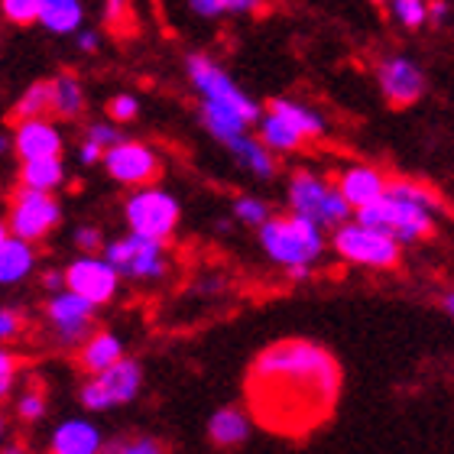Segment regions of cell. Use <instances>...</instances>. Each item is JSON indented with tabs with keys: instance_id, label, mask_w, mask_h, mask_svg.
I'll return each instance as SVG.
<instances>
[{
	"instance_id": "6da1fadb",
	"label": "cell",
	"mask_w": 454,
	"mask_h": 454,
	"mask_svg": "<svg viewBox=\"0 0 454 454\" xmlns=\"http://www.w3.org/2000/svg\"><path fill=\"white\" fill-rule=\"evenodd\" d=\"M340 364L318 340H273L250 360L244 406L260 428L279 438H305L334 416L340 399Z\"/></svg>"
},
{
	"instance_id": "7a4b0ae2",
	"label": "cell",
	"mask_w": 454,
	"mask_h": 454,
	"mask_svg": "<svg viewBox=\"0 0 454 454\" xmlns=\"http://www.w3.org/2000/svg\"><path fill=\"white\" fill-rule=\"evenodd\" d=\"M438 208L442 205H438L432 189H426V185H419L412 179H389L387 195L377 199L373 205H367V208H360L354 218L387 231L403 247H409L432 237Z\"/></svg>"
},
{
	"instance_id": "3957f363",
	"label": "cell",
	"mask_w": 454,
	"mask_h": 454,
	"mask_svg": "<svg viewBox=\"0 0 454 454\" xmlns=\"http://www.w3.org/2000/svg\"><path fill=\"white\" fill-rule=\"evenodd\" d=\"M260 250L273 266H279L289 279H309L315 263L328 254L332 240L325 237V227L302 215H273L263 227H256Z\"/></svg>"
},
{
	"instance_id": "277c9868",
	"label": "cell",
	"mask_w": 454,
	"mask_h": 454,
	"mask_svg": "<svg viewBox=\"0 0 454 454\" xmlns=\"http://www.w3.org/2000/svg\"><path fill=\"white\" fill-rule=\"evenodd\" d=\"M332 250L340 263L360 266V270H396L403 263V244L396 237L367 224L360 218H350L332 231Z\"/></svg>"
},
{
	"instance_id": "5b68a950",
	"label": "cell",
	"mask_w": 454,
	"mask_h": 454,
	"mask_svg": "<svg viewBox=\"0 0 454 454\" xmlns=\"http://www.w3.org/2000/svg\"><path fill=\"white\" fill-rule=\"evenodd\" d=\"M286 205L289 211L302 218L322 224L325 231H334L338 224L350 221L357 211L350 208V201L340 195L338 182L325 179L312 169H295L286 182Z\"/></svg>"
},
{
	"instance_id": "8992f818",
	"label": "cell",
	"mask_w": 454,
	"mask_h": 454,
	"mask_svg": "<svg viewBox=\"0 0 454 454\" xmlns=\"http://www.w3.org/2000/svg\"><path fill=\"white\" fill-rule=\"evenodd\" d=\"M185 75H189L192 91L199 95V107H218V111H234L240 117L254 123L260 121L263 107L256 105L254 98L247 95L244 88L237 85L231 72L221 68L218 62L205 52H189L185 56Z\"/></svg>"
},
{
	"instance_id": "52a82bcc",
	"label": "cell",
	"mask_w": 454,
	"mask_h": 454,
	"mask_svg": "<svg viewBox=\"0 0 454 454\" xmlns=\"http://www.w3.org/2000/svg\"><path fill=\"white\" fill-rule=\"evenodd\" d=\"M123 224L133 234L153 237V240H166L179 231L182 224V201L162 185H140L130 189V195L123 199Z\"/></svg>"
},
{
	"instance_id": "ba28073f",
	"label": "cell",
	"mask_w": 454,
	"mask_h": 454,
	"mask_svg": "<svg viewBox=\"0 0 454 454\" xmlns=\"http://www.w3.org/2000/svg\"><path fill=\"white\" fill-rule=\"evenodd\" d=\"M101 254L117 266V273L130 283H162L172 270L169 260V247L166 240H153V237L133 234L127 231L123 237H114L107 240Z\"/></svg>"
},
{
	"instance_id": "9c48e42d",
	"label": "cell",
	"mask_w": 454,
	"mask_h": 454,
	"mask_svg": "<svg viewBox=\"0 0 454 454\" xmlns=\"http://www.w3.org/2000/svg\"><path fill=\"white\" fill-rule=\"evenodd\" d=\"M143 389V367L137 360L123 357L117 360L114 367L101 370V373H91L88 383L82 387L78 399L88 412H107V409L127 406L140 396Z\"/></svg>"
},
{
	"instance_id": "30bf717a",
	"label": "cell",
	"mask_w": 454,
	"mask_h": 454,
	"mask_svg": "<svg viewBox=\"0 0 454 454\" xmlns=\"http://www.w3.org/2000/svg\"><path fill=\"white\" fill-rule=\"evenodd\" d=\"M7 224L10 234L39 244L62 224V201L56 199V192H36L17 185L7 208Z\"/></svg>"
},
{
	"instance_id": "8fae6325",
	"label": "cell",
	"mask_w": 454,
	"mask_h": 454,
	"mask_svg": "<svg viewBox=\"0 0 454 454\" xmlns=\"http://www.w3.org/2000/svg\"><path fill=\"white\" fill-rule=\"evenodd\" d=\"M105 166L107 179L123 185V189H140V185H153L162 176V156L156 146L133 137H123L114 146L105 150Z\"/></svg>"
},
{
	"instance_id": "7c38bea8",
	"label": "cell",
	"mask_w": 454,
	"mask_h": 454,
	"mask_svg": "<svg viewBox=\"0 0 454 454\" xmlns=\"http://www.w3.org/2000/svg\"><path fill=\"white\" fill-rule=\"evenodd\" d=\"M123 276L105 254H82L66 266V289L78 293L91 305H107L121 293Z\"/></svg>"
},
{
	"instance_id": "4fadbf2b",
	"label": "cell",
	"mask_w": 454,
	"mask_h": 454,
	"mask_svg": "<svg viewBox=\"0 0 454 454\" xmlns=\"http://www.w3.org/2000/svg\"><path fill=\"white\" fill-rule=\"evenodd\" d=\"M95 312H98V305H91L78 293L59 289V293L49 295V302H46V328L59 344L75 348V344H82V340L91 334V328H95Z\"/></svg>"
},
{
	"instance_id": "5bb4252c",
	"label": "cell",
	"mask_w": 454,
	"mask_h": 454,
	"mask_svg": "<svg viewBox=\"0 0 454 454\" xmlns=\"http://www.w3.org/2000/svg\"><path fill=\"white\" fill-rule=\"evenodd\" d=\"M377 85H380V95L387 98L393 107H409L426 95L428 82L416 59L396 52V56H387L377 66Z\"/></svg>"
},
{
	"instance_id": "9a60e30c",
	"label": "cell",
	"mask_w": 454,
	"mask_h": 454,
	"mask_svg": "<svg viewBox=\"0 0 454 454\" xmlns=\"http://www.w3.org/2000/svg\"><path fill=\"white\" fill-rule=\"evenodd\" d=\"M10 133H13V156L20 162L43 160V156H62V150H66V133H62V127H59L52 114L13 121Z\"/></svg>"
},
{
	"instance_id": "2e32d148",
	"label": "cell",
	"mask_w": 454,
	"mask_h": 454,
	"mask_svg": "<svg viewBox=\"0 0 454 454\" xmlns=\"http://www.w3.org/2000/svg\"><path fill=\"white\" fill-rule=\"evenodd\" d=\"M338 189L340 195L350 201V208L360 211L373 205L377 199H383L389 189V176L377 166H370V162H350L344 169L338 172Z\"/></svg>"
},
{
	"instance_id": "e0dca14e",
	"label": "cell",
	"mask_w": 454,
	"mask_h": 454,
	"mask_svg": "<svg viewBox=\"0 0 454 454\" xmlns=\"http://www.w3.org/2000/svg\"><path fill=\"white\" fill-rule=\"evenodd\" d=\"M105 435L91 419H66L52 428L46 454H101Z\"/></svg>"
},
{
	"instance_id": "ac0fdd59",
	"label": "cell",
	"mask_w": 454,
	"mask_h": 454,
	"mask_svg": "<svg viewBox=\"0 0 454 454\" xmlns=\"http://www.w3.org/2000/svg\"><path fill=\"white\" fill-rule=\"evenodd\" d=\"M224 150L231 153V160H234L240 169L250 172V176H254V179H260V182L276 179V172H279V166H276V153L250 130L240 133V137H234Z\"/></svg>"
},
{
	"instance_id": "d6986e66",
	"label": "cell",
	"mask_w": 454,
	"mask_h": 454,
	"mask_svg": "<svg viewBox=\"0 0 454 454\" xmlns=\"http://www.w3.org/2000/svg\"><path fill=\"white\" fill-rule=\"evenodd\" d=\"M254 416L247 406H221L215 416L208 419V438L215 448H240L254 432Z\"/></svg>"
},
{
	"instance_id": "ffe728a7",
	"label": "cell",
	"mask_w": 454,
	"mask_h": 454,
	"mask_svg": "<svg viewBox=\"0 0 454 454\" xmlns=\"http://www.w3.org/2000/svg\"><path fill=\"white\" fill-rule=\"evenodd\" d=\"M36 244L23 240V237L10 234L0 244V286H20L27 283L33 270H36Z\"/></svg>"
},
{
	"instance_id": "44dd1931",
	"label": "cell",
	"mask_w": 454,
	"mask_h": 454,
	"mask_svg": "<svg viewBox=\"0 0 454 454\" xmlns=\"http://www.w3.org/2000/svg\"><path fill=\"white\" fill-rule=\"evenodd\" d=\"M117 360H123V340L111 332H91L78 344V364H82L88 377L114 367Z\"/></svg>"
},
{
	"instance_id": "7402d4cb",
	"label": "cell",
	"mask_w": 454,
	"mask_h": 454,
	"mask_svg": "<svg viewBox=\"0 0 454 454\" xmlns=\"http://www.w3.org/2000/svg\"><path fill=\"white\" fill-rule=\"evenodd\" d=\"M256 137L270 146V150L276 153V156H289V153H299L305 146V137L299 130H295L293 123L286 121V117H279L276 111H270V107H263V114H260V121H256Z\"/></svg>"
},
{
	"instance_id": "603a6c76",
	"label": "cell",
	"mask_w": 454,
	"mask_h": 454,
	"mask_svg": "<svg viewBox=\"0 0 454 454\" xmlns=\"http://www.w3.org/2000/svg\"><path fill=\"white\" fill-rule=\"evenodd\" d=\"M49 82H52V117L56 121H78L88 107V95L82 78L75 72H59Z\"/></svg>"
},
{
	"instance_id": "cb8c5ba5",
	"label": "cell",
	"mask_w": 454,
	"mask_h": 454,
	"mask_svg": "<svg viewBox=\"0 0 454 454\" xmlns=\"http://www.w3.org/2000/svg\"><path fill=\"white\" fill-rule=\"evenodd\" d=\"M270 111H276L279 117H286V121L293 123L295 130L302 133L305 140H322L325 133H328V121H325L322 111H315L312 105H305V101H299V98H273L270 101Z\"/></svg>"
},
{
	"instance_id": "d4e9b609",
	"label": "cell",
	"mask_w": 454,
	"mask_h": 454,
	"mask_svg": "<svg viewBox=\"0 0 454 454\" xmlns=\"http://www.w3.org/2000/svg\"><path fill=\"white\" fill-rule=\"evenodd\" d=\"M17 185L36 192H59L66 185V162H62V156H43V160L20 162Z\"/></svg>"
},
{
	"instance_id": "484cf974",
	"label": "cell",
	"mask_w": 454,
	"mask_h": 454,
	"mask_svg": "<svg viewBox=\"0 0 454 454\" xmlns=\"http://www.w3.org/2000/svg\"><path fill=\"white\" fill-rule=\"evenodd\" d=\"M39 27L52 36H75L85 27V4L82 0H46L39 13Z\"/></svg>"
},
{
	"instance_id": "4316f807",
	"label": "cell",
	"mask_w": 454,
	"mask_h": 454,
	"mask_svg": "<svg viewBox=\"0 0 454 454\" xmlns=\"http://www.w3.org/2000/svg\"><path fill=\"white\" fill-rule=\"evenodd\" d=\"M189 10L201 20H218V17H250L263 7V0H185Z\"/></svg>"
},
{
	"instance_id": "83f0119b",
	"label": "cell",
	"mask_w": 454,
	"mask_h": 454,
	"mask_svg": "<svg viewBox=\"0 0 454 454\" xmlns=\"http://www.w3.org/2000/svg\"><path fill=\"white\" fill-rule=\"evenodd\" d=\"M52 114V82H33L23 88V95L13 105V121L23 117H46Z\"/></svg>"
},
{
	"instance_id": "f1b7e54d",
	"label": "cell",
	"mask_w": 454,
	"mask_h": 454,
	"mask_svg": "<svg viewBox=\"0 0 454 454\" xmlns=\"http://www.w3.org/2000/svg\"><path fill=\"white\" fill-rule=\"evenodd\" d=\"M231 215H234V221H240L244 227H263L266 221L273 218L270 201L260 199V195H237L234 205H231Z\"/></svg>"
},
{
	"instance_id": "f546056e",
	"label": "cell",
	"mask_w": 454,
	"mask_h": 454,
	"mask_svg": "<svg viewBox=\"0 0 454 454\" xmlns=\"http://www.w3.org/2000/svg\"><path fill=\"white\" fill-rule=\"evenodd\" d=\"M389 17L403 29H422L428 23V0H387Z\"/></svg>"
},
{
	"instance_id": "4dcf8cb0",
	"label": "cell",
	"mask_w": 454,
	"mask_h": 454,
	"mask_svg": "<svg viewBox=\"0 0 454 454\" xmlns=\"http://www.w3.org/2000/svg\"><path fill=\"white\" fill-rule=\"evenodd\" d=\"M101 454H169L160 438L153 435H121L105 442Z\"/></svg>"
},
{
	"instance_id": "1f68e13d",
	"label": "cell",
	"mask_w": 454,
	"mask_h": 454,
	"mask_svg": "<svg viewBox=\"0 0 454 454\" xmlns=\"http://www.w3.org/2000/svg\"><path fill=\"white\" fill-rule=\"evenodd\" d=\"M43 4L46 0H0V17L13 27H29V23H39Z\"/></svg>"
},
{
	"instance_id": "d6a6232c",
	"label": "cell",
	"mask_w": 454,
	"mask_h": 454,
	"mask_svg": "<svg viewBox=\"0 0 454 454\" xmlns=\"http://www.w3.org/2000/svg\"><path fill=\"white\" fill-rule=\"evenodd\" d=\"M107 117H111L114 123H133L137 117H140L143 105H140V98L130 95V91H121V95H114L111 101H107Z\"/></svg>"
},
{
	"instance_id": "836d02e7",
	"label": "cell",
	"mask_w": 454,
	"mask_h": 454,
	"mask_svg": "<svg viewBox=\"0 0 454 454\" xmlns=\"http://www.w3.org/2000/svg\"><path fill=\"white\" fill-rule=\"evenodd\" d=\"M43 412H46V393L39 387L23 389L17 396V416L23 422H36V419H43Z\"/></svg>"
},
{
	"instance_id": "e575fe53",
	"label": "cell",
	"mask_w": 454,
	"mask_h": 454,
	"mask_svg": "<svg viewBox=\"0 0 454 454\" xmlns=\"http://www.w3.org/2000/svg\"><path fill=\"white\" fill-rule=\"evenodd\" d=\"M17 377H20V360L13 350H7L0 344V399H7L17 387Z\"/></svg>"
},
{
	"instance_id": "d590c367",
	"label": "cell",
	"mask_w": 454,
	"mask_h": 454,
	"mask_svg": "<svg viewBox=\"0 0 454 454\" xmlns=\"http://www.w3.org/2000/svg\"><path fill=\"white\" fill-rule=\"evenodd\" d=\"M85 137L88 140H95V143H101V146H114V143L117 140H123V133H121V127H117V123L111 121V117H107V121H91L85 127Z\"/></svg>"
},
{
	"instance_id": "8d00e7d4",
	"label": "cell",
	"mask_w": 454,
	"mask_h": 454,
	"mask_svg": "<svg viewBox=\"0 0 454 454\" xmlns=\"http://www.w3.org/2000/svg\"><path fill=\"white\" fill-rule=\"evenodd\" d=\"M75 247L82 254H101L105 250V234L98 224H78L75 227Z\"/></svg>"
},
{
	"instance_id": "74e56055",
	"label": "cell",
	"mask_w": 454,
	"mask_h": 454,
	"mask_svg": "<svg viewBox=\"0 0 454 454\" xmlns=\"http://www.w3.org/2000/svg\"><path fill=\"white\" fill-rule=\"evenodd\" d=\"M20 332H23V315L17 309H4L0 305V344L20 338Z\"/></svg>"
},
{
	"instance_id": "f35d334b",
	"label": "cell",
	"mask_w": 454,
	"mask_h": 454,
	"mask_svg": "<svg viewBox=\"0 0 454 454\" xmlns=\"http://www.w3.org/2000/svg\"><path fill=\"white\" fill-rule=\"evenodd\" d=\"M75 156L82 166H98V162L105 160V146L95 140H88V137H82V143L75 146Z\"/></svg>"
},
{
	"instance_id": "ab89813d",
	"label": "cell",
	"mask_w": 454,
	"mask_h": 454,
	"mask_svg": "<svg viewBox=\"0 0 454 454\" xmlns=\"http://www.w3.org/2000/svg\"><path fill=\"white\" fill-rule=\"evenodd\" d=\"M75 46H78V52H85V56H95L98 49H101V33H98V29L82 27L75 33Z\"/></svg>"
},
{
	"instance_id": "60d3db41",
	"label": "cell",
	"mask_w": 454,
	"mask_h": 454,
	"mask_svg": "<svg viewBox=\"0 0 454 454\" xmlns=\"http://www.w3.org/2000/svg\"><path fill=\"white\" fill-rule=\"evenodd\" d=\"M448 20H451V7H448L445 0H428V23L432 27H448Z\"/></svg>"
},
{
	"instance_id": "b9f144b4",
	"label": "cell",
	"mask_w": 454,
	"mask_h": 454,
	"mask_svg": "<svg viewBox=\"0 0 454 454\" xmlns=\"http://www.w3.org/2000/svg\"><path fill=\"white\" fill-rule=\"evenodd\" d=\"M130 13V0H105V20L107 23H121Z\"/></svg>"
},
{
	"instance_id": "7bdbcfd3",
	"label": "cell",
	"mask_w": 454,
	"mask_h": 454,
	"mask_svg": "<svg viewBox=\"0 0 454 454\" xmlns=\"http://www.w3.org/2000/svg\"><path fill=\"white\" fill-rule=\"evenodd\" d=\"M43 286H46L49 293H59V289H66V270L59 273V270H52V273L43 276Z\"/></svg>"
},
{
	"instance_id": "ee69618b",
	"label": "cell",
	"mask_w": 454,
	"mask_h": 454,
	"mask_svg": "<svg viewBox=\"0 0 454 454\" xmlns=\"http://www.w3.org/2000/svg\"><path fill=\"white\" fill-rule=\"evenodd\" d=\"M13 153V133H0V156Z\"/></svg>"
},
{
	"instance_id": "f6af8a7d",
	"label": "cell",
	"mask_w": 454,
	"mask_h": 454,
	"mask_svg": "<svg viewBox=\"0 0 454 454\" xmlns=\"http://www.w3.org/2000/svg\"><path fill=\"white\" fill-rule=\"evenodd\" d=\"M442 309H445V312L454 318V289H451V293H445V295H442Z\"/></svg>"
},
{
	"instance_id": "bcb514c9",
	"label": "cell",
	"mask_w": 454,
	"mask_h": 454,
	"mask_svg": "<svg viewBox=\"0 0 454 454\" xmlns=\"http://www.w3.org/2000/svg\"><path fill=\"white\" fill-rule=\"evenodd\" d=\"M7 237H10V224H7V221H0V244H4Z\"/></svg>"
},
{
	"instance_id": "7dc6e473",
	"label": "cell",
	"mask_w": 454,
	"mask_h": 454,
	"mask_svg": "<svg viewBox=\"0 0 454 454\" xmlns=\"http://www.w3.org/2000/svg\"><path fill=\"white\" fill-rule=\"evenodd\" d=\"M4 435H7V422H4V412H0V442H4Z\"/></svg>"
},
{
	"instance_id": "c3c4849f",
	"label": "cell",
	"mask_w": 454,
	"mask_h": 454,
	"mask_svg": "<svg viewBox=\"0 0 454 454\" xmlns=\"http://www.w3.org/2000/svg\"><path fill=\"white\" fill-rule=\"evenodd\" d=\"M0 454H23V448H17V445H10V448H4Z\"/></svg>"
},
{
	"instance_id": "681fc988",
	"label": "cell",
	"mask_w": 454,
	"mask_h": 454,
	"mask_svg": "<svg viewBox=\"0 0 454 454\" xmlns=\"http://www.w3.org/2000/svg\"><path fill=\"white\" fill-rule=\"evenodd\" d=\"M373 4H387V0H373Z\"/></svg>"
}]
</instances>
